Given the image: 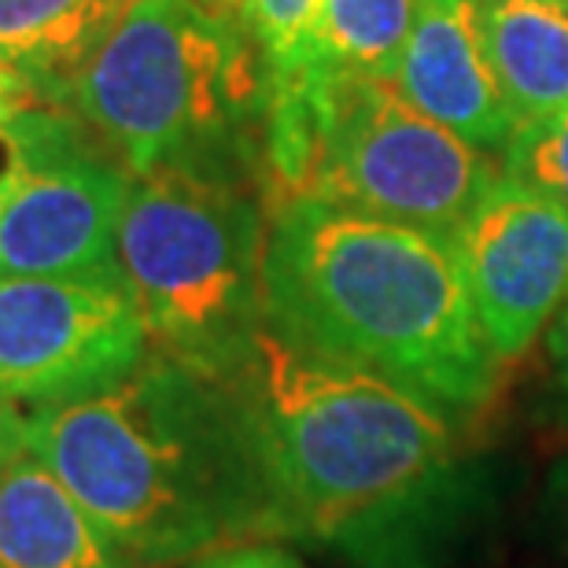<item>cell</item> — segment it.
Returning <instances> with one entry per match:
<instances>
[{"label": "cell", "instance_id": "6da1fadb", "mask_svg": "<svg viewBox=\"0 0 568 568\" xmlns=\"http://www.w3.org/2000/svg\"><path fill=\"white\" fill-rule=\"evenodd\" d=\"M30 454L130 568H174L274 539L233 381L170 358L89 399L30 414Z\"/></svg>", "mask_w": 568, "mask_h": 568}, {"label": "cell", "instance_id": "7a4b0ae2", "mask_svg": "<svg viewBox=\"0 0 568 568\" xmlns=\"http://www.w3.org/2000/svg\"><path fill=\"white\" fill-rule=\"evenodd\" d=\"M266 328L300 355L373 373L447 417L491 399L498 358L454 247L322 200L270 211Z\"/></svg>", "mask_w": 568, "mask_h": 568}, {"label": "cell", "instance_id": "3957f363", "mask_svg": "<svg viewBox=\"0 0 568 568\" xmlns=\"http://www.w3.org/2000/svg\"><path fill=\"white\" fill-rule=\"evenodd\" d=\"M233 388L274 539L384 561L450 495L458 454L447 414L373 373L300 355L263 328Z\"/></svg>", "mask_w": 568, "mask_h": 568}, {"label": "cell", "instance_id": "277c9868", "mask_svg": "<svg viewBox=\"0 0 568 568\" xmlns=\"http://www.w3.org/2000/svg\"><path fill=\"white\" fill-rule=\"evenodd\" d=\"M263 163L270 211L322 200L447 244L498 181L484 152L366 74L266 78Z\"/></svg>", "mask_w": 568, "mask_h": 568}, {"label": "cell", "instance_id": "5b68a950", "mask_svg": "<svg viewBox=\"0 0 568 568\" xmlns=\"http://www.w3.org/2000/svg\"><path fill=\"white\" fill-rule=\"evenodd\" d=\"M263 207L214 166L133 174L119 219V277L148 344L200 377L236 381L266 328Z\"/></svg>", "mask_w": 568, "mask_h": 568}, {"label": "cell", "instance_id": "8992f818", "mask_svg": "<svg viewBox=\"0 0 568 568\" xmlns=\"http://www.w3.org/2000/svg\"><path fill=\"white\" fill-rule=\"evenodd\" d=\"M255 41L192 4L130 0L74 78V100L130 174L214 166L230 133L266 100ZM219 170V166H214Z\"/></svg>", "mask_w": 568, "mask_h": 568}, {"label": "cell", "instance_id": "52a82bcc", "mask_svg": "<svg viewBox=\"0 0 568 568\" xmlns=\"http://www.w3.org/2000/svg\"><path fill=\"white\" fill-rule=\"evenodd\" d=\"M144 358L122 277H0V392L30 414L115 388Z\"/></svg>", "mask_w": 568, "mask_h": 568}, {"label": "cell", "instance_id": "ba28073f", "mask_svg": "<svg viewBox=\"0 0 568 568\" xmlns=\"http://www.w3.org/2000/svg\"><path fill=\"white\" fill-rule=\"evenodd\" d=\"M450 247L495 358H520L568 303V211L503 178Z\"/></svg>", "mask_w": 568, "mask_h": 568}, {"label": "cell", "instance_id": "9c48e42d", "mask_svg": "<svg viewBox=\"0 0 568 568\" xmlns=\"http://www.w3.org/2000/svg\"><path fill=\"white\" fill-rule=\"evenodd\" d=\"M126 170L63 141L0 196V277H119Z\"/></svg>", "mask_w": 568, "mask_h": 568}, {"label": "cell", "instance_id": "30bf717a", "mask_svg": "<svg viewBox=\"0 0 568 568\" xmlns=\"http://www.w3.org/2000/svg\"><path fill=\"white\" fill-rule=\"evenodd\" d=\"M388 82L414 111L473 148L498 152L517 130L487 67L480 0H417L410 38Z\"/></svg>", "mask_w": 568, "mask_h": 568}, {"label": "cell", "instance_id": "8fae6325", "mask_svg": "<svg viewBox=\"0 0 568 568\" xmlns=\"http://www.w3.org/2000/svg\"><path fill=\"white\" fill-rule=\"evenodd\" d=\"M0 568H130L27 450L0 476Z\"/></svg>", "mask_w": 568, "mask_h": 568}, {"label": "cell", "instance_id": "7c38bea8", "mask_svg": "<svg viewBox=\"0 0 568 568\" xmlns=\"http://www.w3.org/2000/svg\"><path fill=\"white\" fill-rule=\"evenodd\" d=\"M480 38L517 126L568 111L565 8L554 0H480Z\"/></svg>", "mask_w": 568, "mask_h": 568}, {"label": "cell", "instance_id": "4fadbf2b", "mask_svg": "<svg viewBox=\"0 0 568 568\" xmlns=\"http://www.w3.org/2000/svg\"><path fill=\"white\" fill-rule=\"evenodd\" d=\"M130 0H0V60L38 82L41 93L74 89Z\"/></svg>", "mask_w": 568, "mask_h": 568}, {"label": "cell", "instance_id": "5bb4252c", "mask_svg": "<svg viewBox=\"0 0 568 568\" xmlns=\"http://www.w3.org/2000/svg\"><path fill=\"white\" fill-rule=\"evenodd\" d=\"M414 8L417 0H314L300 52L281 74L314 71L392 78L410 38Z\"/></svg>", "mask_w": 568, "mask_h": 568}, {"label": "cell", "instance_id": "9a60e30c", "mask_svg": "<svg viewBox=\"0 0 568 568\" xmlns=\"http://www.w3.org/2000/svg\"><path fill=\"white\" fill-rule=\"evenodd\" d=\"M506 178L568 211V111L520 122L506 141Z\"/></svg>", "mask_w": 568, "mask_h": 568}, {"label": "cell", "instance_id": "2e32d148", "mask_svg": "<svg viewBox=\"0 0 568 568\" xmlns=\"http://www.w3.org/2000/svg\"><path fill=\"white\" fill-rule=\"evenodd\" d=\"M314 0H247V30L263 55V71L281 74L295 60Z\"/></svg>", "mask_w": 568, "mask_h": 568}, {"label": "cell", "instance_id": "e0dca14e", "mask_svg": "<svg viewBox=\"0 0 568 568\" xmlns=\"http://www.w3.org/2000/svg\"><path fill=\"white\" fill-rule=\"evenodd\" d=\"M181 568H306L277 547H225Z\"/></svg>", "mask_w": 568, "mask_h": 568}, {"label": "cell", "instance_id": "ac0fdd59", "mask_svg": "<svg viewBox=\"0 0 568 568\" xmlns=\"http://www.w3.org/2000/svg\"><path fill=\"white\" fill-rule=\"evenodd\" d=\"M30 450V422L16 399L0 392V476Z\"/></svg>", "mask_w": 568, "mask_h": 568}, {"label": "cell", "instance_id": "d6986e66", "mask_svg": "<svg viewBox=\"0 0 568 568\" xmlns=\"http://www.w3.org/2000/svg\"><path fill=\"white\" fill-rule=\"evenodd\" d=\"M547 355H550V369H554V395H558L561 410L568 414V303L550 322Z\"/></svg>", "mask_w": 568, "mask_h": 568}, {"label": "cell", "instance_id": "ffe728a7", "mask_svg": "<svg viewBox=\"0 0 568 568\" xmlns=\"http://www.w3.org/2000/svg\"><path fill=\"white\" fill-rule=\"evenodd\" d=\"M38 97H41V89L33 78H27L11 63L0 60V119L16 115V111H22V108H33V100Z\"/></svg>", "mask_w": 568, "mask_h": 568}, {"label": "cell", "instance_id": "44dd1931", "mask_svg": "<svg viewBox=\"0 0 568 568\" xmlns=\"http://www.w3.org/2000/svg\"><path fill=\"white\" fill-rule=\"evenodd\" d=\"M558 487H561L565 498H568V469H561V473H558Z\"/></svg>", "mask_w": 568, "mask_h": 568}, {"label": "cell", "instance_id": "7402d4cb", "mask_svg": "<svg viewBox=\"0 0 568 568\" xmlns=\"http://www.w3.org/2000/svg\"><path fill=\"white\" fill-rule=\"evenodd\" d=\"M554 4H558V8H565V11H568V0H554Z\"/></svg>", "mask_w": 568, "mask_h": 568}]
</instances>
